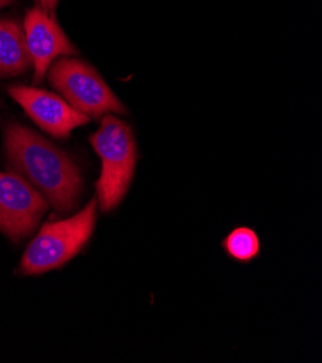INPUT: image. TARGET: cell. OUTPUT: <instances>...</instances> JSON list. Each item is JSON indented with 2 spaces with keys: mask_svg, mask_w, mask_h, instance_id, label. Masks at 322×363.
<instances>
[{
  "mask_svg": "<svg viewBox=\"0 0 322 363\" xmlns=\"http://www.w3.org/2000/svg\"><path fill=\"white\" fill-rule=\"evenodd\" d=\"M90 142L101 160L97 181L98 203L103 211H112L126 196L136 167V140L130 126L116 116H104Z\"/></svg>",
  "mask_w": 322,
  "mask_h": 363,
  "instance_id": "cell-2",
  "label": "cell"
},
{
  "mask_svg": "<svg viewBox=\"0 0 322 363\" xmlns=\"http://www.w3.org/2000/svg\"><path fill=\"white\" fill-rule=\"evenodd\" d=\"M41 8L47 12H52L58 4V0H40Z\"/></svg>",
  "mask_w": 322,
  "mask_h": 363,
  "instance_id": "cell-10",
  "label": "cell"
},
{
  "mask_svg": "<svg viewBox=\"0 0 322 363\" xmlns=\"http://www.w3.org/2000/svg\"><path fill=\"white\" fill-rule=\"evenodd\" d=\"M25 43L35 68V83L44 80L50 65L58 57L74 55L77 52L55 18L41 6L33 8L26 13Z\"/></svg>",
  "mask_w": 322,
  "mask_h": 363,
  "instance_id": "cell-7",
  "label": "cell"
},
{
  "mask_svg": "<svg viewBox=\"0 0 322 363\" xmlns=\"http://www.w3.org/2000/svg\"><path fill=\"white\" fill-rule=\"evenodd\" d=\"M224 249L229 255L238 262L255 259L260 252V240L255 230L248 228H237L224 239Z\"/></svg>",
  "mask_w": 322,
  "mask_h": 363,
  "instance_id": "cell-9",
  "label": "cell"
},
{
  "mask_svg": "<svg viewBox=\"0 0 322 363\" xmlns=\"http://www.w3.org/2000/svg\"><path fill=\"white\" fill-rule=\"evenodd\" d=\"M9 94L22 106L28 116L41 129L58 139H65L90 118L76 111L62 97L35 87L12 86Z\"/></svg>",
  "mask_w": 322,
  "mask_h": 363,
  "instance_id": "cell-6",
  "label": "cell"
},
{
  "mask_svg": "<svg viewBox=\"0 0 322 363\" xmlns=\"http://www.w3.org/2000/svg\"><path fill=\"white\" fill-rule=\"evenodd\" d=\"M97 201L91 200L69 219L47 223L26 247L21 261L25 275H40L73 259L93 235Z\"/></svg>",
  "mask_w": 322,
  "mask_h": 363,
  "instance_id": "cell-3",
  "label": "cell"
},
{
  "mask_svg": "<svg viewBox=\"0 0 322 363\" xmlns=\"http://www.w3.org/2000/svg\"><path fill=\"white\" fill-rule=\"evenodd\" d=\"M15 2H16V0H0V9L5 8V6H9V5L15 4Z\"/></svg>",
  "mask_w": 322,
  "mask_h": 363,
  "instance_id": "cell-11",
  "label": "cell"
},
{
  "mask_svg": "<svg viewBox=\"0 0 322 363\" xmlns=\"http://www.w3.org/2000/svg\"><path fill=\"white\" fill-rule=\"evenodd\" d=\"M47 210V199L23 177L0 172V232L21 242L38 226Z\"/></svg>",
  "mask_w": 322,
  "mask_h": 363,
  "instance_id": "cell-5",
  "label": "cell"
},
{
  "mask_svg": "<svg viewBox=\"0 0 322 363\" xmlns=\"http://www.w3.org/2000/svg\"><path fill=\"white\" fill-rule=\"evenodd\" d=\"M30 65L21 25L12 19H0V79L21 76Z\"/></svg>",
  "mask_w": 322,
  "mask_h": 363,
  "instance_id": "cell-8",
  "label": "cell"
},
{
  "mask_svg": "<svg viewBox=\"0 0 322 363\" xmlns=\"http://www.w3.org/2000/svg\"><path fill=\"white\" fill-rule=\"evenodd\" d=\"M5 151L11 167L59 214L77 207L84 186L80 168L54 143L29 128L11 123L5 130Z\"/></svg>",
  "mask_w": 322,
  "mask_h": 363,
  "instance_id": "cell-1",
  "label": "cell"
},
{
  "mask_svg": "<svg viewBox=\"0 0 322 363\" xmlns=\"http://www.w3.org/2000/svg\"><path fill=\"white\" fill-rule=\"evenodd\" d=\"M48 79L68 104L88 118H100L109 112L126 113L122 101L98 72L81 60H55L48 68Z\"/></svg>",
  "mask_w": 322,
  "mask_h": 363,
  "instance_id": "cell-4",
  "label": "cell"
}]
</instances>
